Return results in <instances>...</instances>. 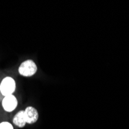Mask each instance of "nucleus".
I'll return each mask as SVG.
<instances>
[{
    "mask_svg": "<svg viewBox=\"0 0 129 129\" xmlns=\"http://www.w3.org/2000/svg\"><path fill=\"white\" fill-rule=\"evenodd\" d=\"M0 129H14L13 124L8 121H3L0 123Z\"/></svg>",
    "mask_w": 129,
    "mask_h": 129,
    "instance_id": "6",
    "label": "nucleus"
},
{
    "mask_svg": "<svg viewBox=\"0 0 129 129\" xmlns=\"http://www.w3.org/2000/svg\"><path fill=\"white\" fill-rule=\"evenodd\" d=\"M2 106L5 111L13 112L18 106V100L13 94L6 96L2 100Z\"/></svg>",
    "mask_w": 129,
    "mask_h": 129,
    "instance_id": "3",
    "label": "nucleus"
},
{
    "mask_svg": "<svg viewBox=\"0 0 129 129\" xmlns=\"http://www.w3.org/2000/svg\"><path fill=\"white\" fill-rule=\"evenodd\" d=\"M37 65L33 60H26L20 64L18 72L22 77H30L37 74Z\"/></svg>",
    "mask_w": 129,
    "mask_h": 129,
    "instance_id": "1",
    "label": "nucleus"
},
{
    "mask_svg": "<svg viewBox=\"0 0 129 129\" xmlns=\"http://www.w3.org/2000/svg\"><path fill=\"white\" fill-rule=\"evenodd\" d=\"M13 122L18 127H24L26 124L24 111H19L16 113L13 119Z\"/></svg>",
    "mask_w": 129,
    "mask_h": 129,
    "instance_id": "5",
    "label": "nucleus"
},
{
    "mask_svg": "<svg viewBox=\"0 0 129 129\" xmlns=\"http://www.w3.org/2000/svg\"><path fill=\"white\" fill-rule=\"evenodd\" d=\"M16 88V81L12 77H4L0 83V93L3 97L13 94Z\"/></svg>",
    "mask_w": 129,
    "mask_h": 129,
    "instance_id": "2",
    "label": "nucleus"
},
{
    "mask_svg": "<svg viewBox=\"0 0 129 129\" xmlns=\"http://www.w3.org/2000/svg\"><path fill=\"white\" fill-rule=\"evenodd\" d=\"M24 112H25V118H26V124H33L38 121L39 113H38V111L35 108L32 106H29L24 110Z\"/></svg>",
    "mask_w": 129,
    "mask_h": 129,
    "instance_id": "4",
    "label": "nucleus"
}]
</instances>
